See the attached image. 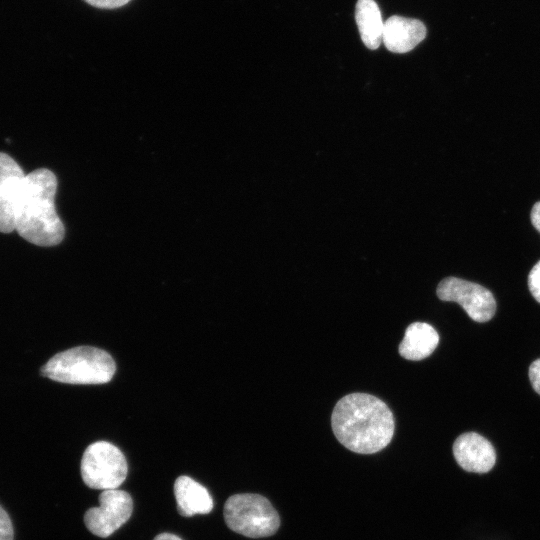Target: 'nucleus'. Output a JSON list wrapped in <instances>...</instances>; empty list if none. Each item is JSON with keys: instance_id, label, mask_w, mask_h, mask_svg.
Masks as SVG:
<instances>
[{"instance_id": "f257e3e1", "label": "nucleus", "mask_w": 540, "mask_h": 540, "mask_svg": "<svg viewBox=\"0 0 540 540\" xmlns=\"http://www.w3.org/2000/svg\"><path fill=\"white\" fill-rule=\"evenodd\" d=\"M331 425L337 440L359 454L384 449L392 440L395 422L388 406L366 393H352L335 405Z\"/></svg>"}, {"instance_id": "f03ea898", "label": "nucleus", "mask_w": 540, "mask_h": 540, "mask_svg": "<svg viewBox=\"0 0 540 540\" xmlns=\"http://www.w3.org/2000/svg\"><path fill=\"white\" fill-rule=\"evenodd\" d=\"M57 178L46 168L27 174L14 208V229L28 242L38 246L59 244L65 227L55 209Z\"/></svg>"}, {"instance_id": "7ed1b4c3", "label": "nucleus", "mask_w": 540, "mask_h": 540, "mask_svg": "<svg viewBox=\"0 0 540 540\" xmlns=\"http://www.w3.org/2000/svg\"><path fill=\"white\" fill-rule=\"evenodd\" d=\"M115 370V362L106 351L79 346L53 356L42 368V374L61 383L95 385L109 382Z\"/></svg>"}, {"instance_id": "20e7f679", "label": "nucleus", "mask_w": 540, "mask_h": 540, "mask_svg": "<svg viewBox=\"0 0 540 540\" xmlns=\"http://www.w3.org/2000/svg\"><path fill=\"white\" fill-rule=\"evenodd\" d=\"M224 519L234 532L250 538L268 537L280 526V517L270 501L262 495L244 493L227 499Z\"/></svg>"}, {"instance_id": "39448f33", "label": "nucleus", "mask_w": 540, "mask_h": 540, "mask_svg": "<svg viewBox=\"0 0 540 540\" xmlns=\"http://www.w3.org/2000/svg\"><path fill=\"white\" fill-rule=\"evenodd\" d=\"M127 472L123 453L109 442L92 443L84 451L81 476L84 483L92 489H117L125 481Z\"/></svg>"}, {"instance_id": "423d86ee", "label": "nucleus", "mask_w": 540, "mask_h": 540, "mask_svg": "<svg viewBox=\"0 0 540 540\" xmlns=\"http://www.w3.org/2000/svg\"><path fill=\"white\" fill-rule=\"evenodd\" d=\"M437 296L443 301L457 302L479 323L492 319L496 311L495 299L488 289L457 277L444 278L438 284Z\"/></svg>"}, {"instance_id": "0eeeda50", "label": "nucleus", "mask_w": 540, "mask_h": 540, "mask_svg": "<svg viewBox=\"0 0 540 540\" xmlns=\"http://www.w3.org/2000/svg\"><path fill=\"white\" fill-rule=\"evenodd\" d=\"M99 504L86 511L84 523L92 534L106 538L127 522L132 514L133 502L126 491L111 489L101 492Z\"/></svg>"}, {"instance_id": "6e6552de", "label": "nucleus", "mask_w": 540, "mask_h": 540, "mask_svg": "<svg viewBox=\"0 0 540 540\" xmlns=\"http://www.w3.org/2000/svg\"><path fill=\"white\" fill-rule=\"evenodd\" d=\"M453 455L461 468L474 473L490 471L496 461L492 444L475 432L458 436L453 444Z\"/></svg>"}, {"instance_id": "1a4fd4ad", "label": "nucleus", "mask_w": 540, "mask_h": 540, "mask_svg": "<svg viewBox=\"0 0 540 540\" xmlns=\"http://www.w3.org/2000/svg\"><path fill=\"white\" fill-rule=\"evenodd\" d=\"M26 174L9 155L0 152V232L14 229L15 203Z\"/></svg>"}, {"instance_id": "9d476101", "label": "nucleus", "mask_w": 540, "mask_h": 540, "mask_svg": "<svg viewBox=\"0 0 540 540\" xmlns=\"http://www.w3.org/2000/svg\"><path fill=\"white\" fill-rule=\"evenodd\" d=\"M426 27L418 19L391 16L384 22L382 42L393 53H406L426 37Z\"/></svg>"}, {"instance_id": "9b49d317", "label": "nucleus", "mask_w": 540, "mask_h": 540, "mask_svg": "<svg viewBox=\"0 0 540 540\" xmlns=\"http://www.w3.org/2000/svg\"><path fill=\"white\" fill-rule=\"evenodd\" d=\"M177 510L184 517L208 514L213 509V499L208 490L188 476H180L174 483Z\"/></svg>"}, {"instance_id": "f8f14e48", "label": "nucleus", "mask_w": 540, "mask_h": 540, "mask_svg": "<svg viewBox=\"0 0 540 540\" xmlns=\"http://www.w3.org/2000/svg\"><path fill=\"white\" fill-rule=\"evenodd\" d=\"M438 342L439 335L430 324L414 322L405 331L399 354L404 359L419 361L431 355Z\"/></svg>"}, {"instance_id": "ddd939ff", "label": "nucleus", "mask_w": 540, "mask_h": 540, "mask_svg": "<svg viewBox=\"0 0 540 540\" xmlns=\"http://www.w3.org/2000/svg\"><path fill=\"white\" fill-rule=\"evenodd\" d=\"M355 20L364 45L377 49L382 42L384 22L380 9L374 0H358L355 7Z\"/></svg>"}, {"instance_id": "4468645a", "label": "nucleus", "mask_w": 540, "mask_h": 540, "mask_svg": "<svg viewBox=\"0 0 540 540\" xmlns=\"http://www.w3.org/2000/svg\"><path fill=\"white\" fill-rule=\"evenodd\" d=\"M528 287L532 296L540 303V260L532 267L528 275Z\"/></svg>"}, {"instance_id": "2eb2a0df", "label": "nucleus", "mask_w": 540, "mask_h": 540, "mask_svg": "<svg viewBox=\"0 0 540 540\" xmlns=\"http://www.w3.org/2000/svg\"><path fill=\"white\" fill-rule=\"evenodd\" d=\"M13 526L11 519L0 505V540H13Z\"/></svg>"}, {"instance_id": "dca6fc26", "label": "nucleus", "mask_w": 540, "mask_h": 540, "mask_svg": "<svg viewBox=\"0 0 540 540\" xmlns=\"http://www.w3.org/2000/svg\"><path fill=\"white\" fill-rule=\"evenodd\" d=\"M529 379L534 390L540 395V358L531 363Z\"/></svg>"}, {"instance_id": "f3484780", "label": "nucleus", "mask_w": 540, "mask_h": 540, "mask_svg": "<svg viewBox=\"0 0 540 540\" xmlns=\"http://www.w3.org/2000/svg\"><path fill=\"white\" fill-rule=\"evenodd\" d=\"M88 4L102 9H114L124 6L131 0H84Z\"/></svg>"}, {"instance_id": "a211bd4d", "label": "nucleus", "mask_w": 540, "mask_h": 540, "mask_svg": "<svg viewBox=\"0 0 540 540\" xmlns=\"http://www.w3.org/2000/svg\"><path fill=\"white\" fill-rule=\"evenodd\" d=\"M531 223L540 232V201L536 202L532 207Z\"/></svg>"}, {"instance_id": "6ab92c4d", "label": "nucleus", "mask_w": 540, "mask_h": 540, "mask_svg": "<svg viewBox=\"0 0 540 540\" xmlns=\"http://www.w3.org/2000/svg\"><path fill=\"white\" fill-rule=\"evenodd\" d=\"M153 540H182L177 535L171 533H161L157 535Z\"/></svg>"}]
</instances>
